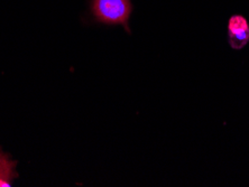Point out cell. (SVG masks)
I'll list each match as a JSON object with an SVG mask.
<instances>
[{
	"label": "cell",
	"instance_id": "cell-1",
	"mask_svg": "<svg viewBox=\"0 0 249 187\" xmlns=\"http://www.w3.org/2000/svg\"><path fill=\"white\" fill-rule=\"evenodd\" d=\"M133 12L131 0H89V13L93 23L105 26H122L129 34V19Z\"/></svg>",
	"mask_w": 249,
	"mask_h": 187
},
{
	"label": "cell",
	"instance_id": "cell-2",
	"mask_svg": "<svg viewBox=\"0 0 249 187\" xmlns=\"http://www.w3.org/2000/svg\"><path fill=\"white\" fill-rule=\"evenodd\" d=\"M228 40L232 50H241L249 43V24L241 15H233L228 21Z\"/></svg>",
	"mask_w": 249,
	"mask_h": 187
},
{
	"label": "cell",
	"instance_id": "cell-3",
	"mask_svg": "<svg viewBox=\"0 0 249 187\" xmlns=\"http://www.w3.org/2000/svg\"><path fill=\"white\" fill-rule=\"evenodd\" d=\"M16 165V161L10 160L9 157L0 150V187L10 186L13 179L18 176L15 170Z\"/></svg>",
	"mask_w": 249,
	"mask_h": 187
}]
</instances>
